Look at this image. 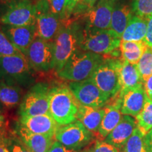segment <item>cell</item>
Segmentation results:
<instances>
[{"mask_svg":"<svg viewBox=\"0 0 152 152\" xmlns=\"http://www.w3.org/2000/svg\"><path fill=\"white\" fill-rule=\"evenodd\" d=\"M68 87L81 105L102 108L106 105L110 99L91 78L82 81L70 82Z\"/></svg>","mask_w":152,"mask_h":152,"instance_id":"obj_12","label":"cell"},{"mask_svg":"<svg viewBox=\"0 0 152 152\" xmlns=\"http://www.w3.org/2000/svg\"><path fill=\"white\" fill-rule=\"evenodd\" d=\"M0 23L14 26L35 24V4L31 0H12L0 16Z\"/></svg>","mask_w":152,"mask_h":152,"instance_id":"obj_10","label":"cell"},{"mask_svg":"<svg viewBox=\"0 0 152 152\" xmlns=\"http://www.w3.org/2000/svg\"><path fill=\"white\" fill-rule=\"evenodd\" d=\"M131 6L125 3L115 1L112 13L111 29L118 37L121 38L129 21L133 16Z\"/></svg>","mask_w":152,"mask_h":152,"instance_id":"obj_21","label":"cell"},{"mask_svg":"<svg viewBox=\"0 0 152 152\" xmlns=\"http://www.w3.org/2000/svg\"></svg>","mask_w":152,"mask_h":152,"instance_id":"obj_44","label":"cell"},{"mask_svg":"<svg viewBox=\"0 0 152 152\" xmlns=\"http://www.w3.org/2000/svg\"><path fill=\"white\" fill-rule=\"evenodd\" d=\"M7 134L8 132L0 134V152H10L6 143V136L7 135Z\"/></svg>","mask_w":152,"mask_h":152,"instance_id":"obj_40","label":"cell"},{"mask_svg":"<svg viewBox=\"0 0 152 152\" xmlns=\"http://www.w3.org/2000/svg\"><path fill=\"white\" fill-rule=\"evenodd\" d=\"M1 27L9 41L24 55L31 43L37 37L36 24L24 26L1 25Z\"/></svg>","mask_w":152,"mask_h":152,"instance_id":"obj_14","label":"cell"},{"mask_svg":"<svg viewBox=\"0 0 152 152\" xmlns=\"http://www.w3.org/2000/svg\"><path fill=\"white\" fill-rule=\"evenodd\" d=\"M33 71L47 72L54 69V44L37 36L28 47L26 54Z\"/></svg>","mask_w":152,"mask_h":152,"instance_id":"obj_9","label":"cell"},{"mask_svg":"<svg viewBox=\"0 0 152 152\" xmlns=\"http://www.w3.org/2000/svg\"><path fill=\"white\" fill-rule=\"evenodd\" d=\"M144 88L146 94L149 99H152V75L144 83Z\"/></svg>","mask_w":152,"mask_h":152,"instance_id":"obj_38","label":"cell"},{"mask_svg":"<svg viewBox=\"0 0 152 152\" xmlns=\"http://www.w3.org/2000/svg\"><path fill=\"white\" fill-rule=\"evenodd\" d=\"M136 127V121L134 117L123 115L118 124L109 133L104 141L121 150Z\"/></svg>","mask_w":152,"mask_h":152,"instance_id":"obj_17","label":"cell"},{"mask_svg":"<svg viewBox=\"0 0 152 152\" xmlns=\"http://www.w3.org/2000/svg\"><path fill=\"white\" fill-rule=\"evenodd\" d=\"M23 87L0 79V103L10 109L20 105L23 98Z\"/></svg>","mask_w":152,"mask_h":152,"instance_id":"obj_23","label":"cell"},{"mask_svg":"<svg viewBox=\"0 0 152 152\" xmlns=\"http://www.w3.org/2000/svg\"><path fill=\"white\" fill-rule=\"evenodd\" d=\"M0 79L23 88H30L35 83L33 69L22 53L0 56Z\"/></svg>","mask_w":152,"mask_h":152,"instance_id":"obj_4","label":"cell"},{"mask_svg":"<svg viewBox=\"0 0 152 152\" xmlns=\"http://www.w3.org/2000/svg\"><path fill=\"white\" fill-rule=\"evenodd\" d=\"M147 98L143 85L128 91L121 96V113L136 117L143 109Z\"/></svg>","mask_w":152,"mask_h":152,"instance_id":"obj_18","label":"cell"},{"mask_svg":"<svg viewBox=\"0 0 152 152\" xmlns=\"http://www.w3.org/2000/svg\"><path fill=\"white\" fill-rule=\"evenodd\" d=\"M121 99L116 94L111 98L104 106L105 113L96 135L99 140H105L109 134L118 124L123 115L121 111Z\"/></svg>","mask_w":152,"mask_h":152,"instance_id":"obj_16","label":"cell"},{"mask_svg":"<svg viewBox=\"0 0 152 152\" xmlns=\"http://www.w3.org/2000/svg\"><path fill=\"white\" fill-rule=\"evenodd\" d=\"M79 1L80 0H66V14L68 19L71 18L74 9Z\"/></svg>","mask_w":152,"mask_h":152,"instance_id":"obj_37","label":"cell"},{"mask_svg":"<svg viewBox=\"0 0 152 152\" xmlns=\"http://www.w3.org/2000/svg\"><path fill=\"white\" fill-rule=\"evenodd\" d=\"M115 1L116 0H99L90 10L77 19L84 23L85 28L110 29Z\"/></svg>","mask_w":152,"mask_h":152,"instance_id":"obj_13","label":"cell"},{"mask_svg":"<svg viewBox=\"0 0 152 152\" xmlns=\"http://www.w3.org/2000/svg\"><path fill=\"white\" fill-rule=\"evenodd\" d=\"M137 128L144 135L152 128V99L147 96L143 109L135 117Z\"/></svg>","mask_w":152,"mask_h":152,"instance_id":"obj_26","label":"cell"},{"mask_svg":"<svg viewBox=\"0 0 152 152\" xmlns=\"http://www.w3.org/2000/svg\"><path fill=\"white\" fill-rule=\"evenodd\" d=\"M147 31V20L133 15L123 32L121 40L125 42H142L145 39Z\"/></svg>","mask_w":152,"mask_h":152,"instance_id":"obj_24","label":"cell"},{"mask_svg":"<svg viewBox=\"0 0 152 152\" xmlns=\"http://www.w3.org/2000/svg\"><path fill=\"white\" fill-rule=\"evenodd\" d=\"M14 133L22 140L32 152H48L55 137L30 132L16 124Z\"/></svg>","mask_w":152,"mask_h":152,"instance_id":"obj_19","label":"cell"},{"mask_svg":"<svg viewBox=\"0 0 152 152\" xmlns=\"http://www.w3.org/2000/svg\"><path fill=\"white\" fill-rule=\"evenodd\" d=\"M51 87L38 83L30 87L19 105V116H35L49 113Z\"/></svg>","mask_w":152,"mask_h":152,"instance_id":"obj_7","label":"cell"},{"mask_svg":"<svg viewBox=\"0 0 152 152\" xmlns=\"http://www.w3.org/2000/svg\"><path fill=\"white\" fill-rule=\"evenodd\" d=\"M61 23L52 11L49 0H37L35 3V24L38 37L52 41Z\"/></svg>","mask_w":152,"mask_h":152,"instance_id":"obj_11","label":"cell"},{"mask_svg":"<svg viewBox=\"0 0 152 152\" xmlns=\"http://www.w3.org/2000/svg\"><path fill=\"white\" fill-rule=\"evenodd\" d=\"M6 143L10 152H32L22 140L13 132L6 136Z\"/></svg>","mask_w":152,"mask_h":152,"instance_id":"obj_30","label":"cell"},{"mask_svg":"<svg viewBox=\"0 0 152 152\" xmlns=\"http://www.w3.org/2000/svg\"><path fill=\"white\" fill-rule=\"evenodd\" d=\"M131 7L133 14L143 18L152 15V0H133Z\"/></svg>","mask_w":152,"mask_h":152,"instance_id":"obj_29","label":"cell"},{"mask_svg":"<svg viewBox=\"0 0 152 152\" xmlns=\"http://www.w3.org/2000/svg\"><path fill=\"white\" fill-rule=\"evenodd\" d=\"M80 104L68 85L51 87L49 113L59 125H66L77 121Z\"/></svg>","mask_w":152,"mask_h":152,"instance_id":"obj_3","label":"cell"},{"mask_svg":"<svg viewBox=\"0 0 152 152\" xmlns=\"http://www.w3.org/2000/svg\"><path fill=\"white\" fill-rule=\"evenodd\" d=\"M53 13L61 22L68 20L66 14V0H49Z\"/></svg>","mask_w":152,"mask_h":152,"instance_id":"obj_32","label":"cell"},{"mask_svg":"<svg viewBox=\"0 0 152 152\" xmlns=\"http://www.w3.org/2000/svg\"><path fill=\"white\" fill-rule=\"evenodd\" d=\"M147 31L144 42L147 47L152 48V15L147 19Z\"/></svg>","mask_w":152,"mask_h":152,"instance_id":"obj_35","label":"cell"},{"mask_svg":"<svg viewBox=\"0 0 152 152\" xmlns=\"http://www.w3.org/2000/svg\"><path fill=\"white\" fill-rule=\"evenodd\" d=\"M120 83L121 90L117 95L121 99L125 92L144 84L137 64L123 61L120 69Z\"/></svg>","mask_w":152,"mask_h":152,"instance_id":"obj_20","label":"cell"},{"mask_svg":"<svg viewBox=\"0 0 152 152\" xmlns=\"http://www.w3.org/2000/svg\"><path fill=\"white\" fill-rule=\"evenodd\" d=\"M87 152H120L118 148L111 145L104 140H97L90 149H87Z\"/></svg>","mask_w":152,"mask_h":152,"instance_id":"obj_34","label":"cell"},{"mask_svg":"<svg viewBox=\"0 0 152 152\" xmlns=\"http://www.w3.org/2000/svg\"><path fill=\"white\" fill-rule=\"evenodd\" d=\"M3 114V106L0 103V115Z\"/></svg>","mask_w":152,"mask_h":152,"instance_id":"obj_42","label":"cell"},{"mask_svg":"<svg viewBox=\"0 0 152 152\" xmlns=\"http://www.w3.org/2000/svg\"><path fill=\"white\" fill-rule=\"evenodd\" d=\"M104 113V108H94L80 104L77 119L89 130L96 134L100 127Z\"/></svg>","mask_w":152,"mask_h":152,"instance_id":"obj_22","label":"cell"},{"mask_svg":"<svg viewBox=\"0 0 152 152\" xmlns=\"http://www.w3.org/2000/svg\"><path fill=\"white\" fill-rule=\"evenodd\" d=\"M104 59L102 55L79 49L56 74L60 78L71 82L85 80L90 78Z\"/></svg>","mask_w":152,"mask_h":152,"instance_id":"obj_2","label":"cell"},{"mask_svg":"<svg viewBox=\"0 0 152 152\" xmlns=\"http://www.w3.org/2000/svg\"><path fill=\"white\" fill-rule=\"evenodd\" d=\"M94 138V133L87 129L80 121L60 125L55 134V140L68 149L76 151L88 145Z\"/></svg>","mask_w":152,"mask_h":152,"instance_id":"obj_8","label":"cell"},{"mask_svg":"<svg viewBox=\"0 0 152 152\" xmlns=\"http://www.w3.org/2000/svg\"><path fill=\"white\" fill-rule=\"evenodd\" d=\"M99 0H80L74 9L71 18L77 19L90 10Z\"/></svg>","mask_w":152,"mask_h":152,"instance_id":"obj_33","label":"cell"},{"mask_svg":"<svg viewBox=\"0 0 152 152\" xmlns=\"http://www.w3.org/2000/svg\"><path fill=\"white\" fill-rule=\"evenodd\" d=\"M7 133V121L6 118L3 114L0 115V134H3Z\"/></svg>","mask_w":152,"mask_h":152,"instance_id":"obj_41","label":"cell"},{"mask_svg":"<svg viewBox=\"0 0 152 152\" xmlns=\"http://www.w3.org/2000/svg\"><path fill=\"white\" fill-rule=\"evenodd\" d=\"M83 26L78 19L71 18L62 22L59 30L53 39L54 69H62L70 57L80 49Z\"/></svg>","mask_w":152,"mask_h":152,"instance_id":"obj_1","label":"cell"},{"mask_svg":"<svg viewBox=\"0 0 152 152\" xmlns=\"http://www.w3.org/2000/svg\"><path fill=\"white\" fill-rule=\"evenodd\" d=\"M17 125L30 132L55 137L60 125L50 114L35 116H19Z\"/></svg>","mask_w":152,"mask_h":152,"instance_id":"obj_15","label":"cell"},{"mask_svg":"<svg viewBox=\"0 0 152 152\" xmlns=\"http://www.w3.org/2000/svg\"><path fill=\"white\" fill-rule=\"evenodd\" d=\"M48 152H77L75 150L68 149L59 142L55 141L49 149Z\"/></svg>","mask_w":152,"mask_h":152,"instance_id":"obj_36","label":"cell"},{"mask_svg":"<svg viewBox=\"0 0 152 152\" xmlns=\"http://www.w3.org/2000/svg\"><path fill=\"white\" fill-rule=\"evenodd\" d=\"M144 134L136 127L132 135L121 149V152H148L144 144Z\"/></svg>","mask_w":152,"mask_h":152,"instance_id":"obj_27","label":"cell"},{"mask_svg":"<svg viewBox=\"0 0 152 152\" xmlns=\"http://www.w3.org/2000/svg\"><path fill=\"white\" fill-rule=\"evenodd\" d=\"M144 144L148 152H152V128L144 135Z\"/></svg>","mask_w":152,"mask_h":152,"instance_id":"obj_39","label":"cell"},{"mask_svg":"<svg viewBox=\"0 0 152 152\" xmlns=\"http://www.w3.org/2000/svg\"><path fill=\"white\" fill-rule=\"evenodd\" d=\"M121 38L111 29L100 30L83 26L80 49L100 55H109L120 48Z\"/></svg>","mask_w":152,"mask_h":152,"instance_id":"obj_5","label":"cell"},{"mask_svg":"<svg viewBox=\"0 0 152 152\" xmlns=\"http://www.w3.org/2000/svg\"><path fill=\"white\" fill-rule=\"evenodd\" d=\"M147 48V45L144 41L125 42L121 40L120 45L121 59L130 64H137Z\"/></svg>","mask_w":152,"mask_h":152,"instance_id":"obj_25","label":"cell"},{"mask_svg":"<svg viewBox=\"0 0 152 152\" xmlns=\"http://www.w3.org/2000/svg\"><path fill=\"white\" fill-rule=\"evenodd\" d=\"M77 152H87V149H85V150H83V151H77Z\"/></svg>","mask_w":152,"mask_h":152,"instance_id":"obj_43","label":"cell"},{"mask_svg":"<svg viewBox=\"0 0 152 152\" xmlns=\"http://www.w3.org/2000/svg\"><path fill=\"white\" fill-rule=\"evenodd\" d=\"M21 53L17 49L4 33L0 26V56H11Z\"/></svg>","mask_w":152,"mask_h":152,"instance_id":"obj_31","label":"cell"},{"mask_svg":"<svg viewBox=\"0 0 152 152\" xmlns=\"http://www.w3.org/2000/svg\"><path fill=\"white\" fill-rule=\"evenodd\" d=\"M143 83L152 75V48L147 47L137 64Z\"/></svg>","mask_w":152,"mask_h":152,"instance_id":"obj_28","label":"cell"},{"mask_svg":"<svg viewBox=\"0 0 152 152\" xmlns=\"http://www.w3.org/2000/svg\"><path fill=\"white\" fill-rule=\"evenodd\" d=\"M122 62L121 58L104 57L103 62L90 77L96 86L109 99L114 97L121 90L120 69Z\"/></svg>","mask_w":152,"mask_h":152,"instance_id":"obj_6","label":"cell"}]
</instances>
